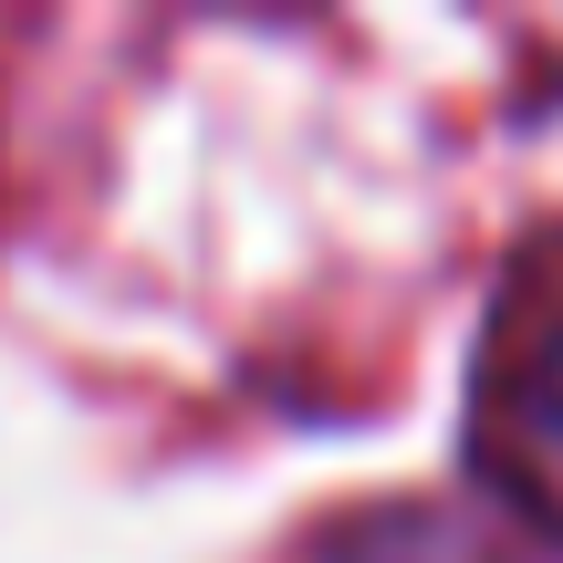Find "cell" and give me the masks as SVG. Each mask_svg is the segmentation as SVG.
Segmentation results:
<instances>
[{
	"mask_svg": "<svg viewBox=\"0 0 563 563\" xmlns=\"http://www.w3.org/2000/svg\"><path fill=\"white\" fill-rule=\"evenodd\" d=\"M481 460H490V481L511 490V511H532L543 532H563V323H543V334L490 376Z\"/></svg>",
	"mask_w": 563,
	"mask_h": 563,
	"instance_id": "1",
	"label": "cell"
}]
</instances>
